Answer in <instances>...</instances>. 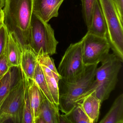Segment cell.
Masks as SVG:
<instances>
[{"instance_id":"20","label":"cell","mask_w":123,"mask_h":123,"mask_svg":"<svg viewBox=\"0 0 123 123\" xmlns=\"http://www.w3.org/2000/svg\"><path fill=\"white\" fill-rule=\"evenodd\" d=\"M34 80L45 97L50 102L54 103L49 92L42 68L38 62L36 68Z\"/></svg>"},{"instance_id":"26","label":"cell","mask_w":123,"mask_h":123,"mask_svg":"<svg viewBox=\"0 0 123 123\" xmlns=\"http://www.w3.org/2000/svg\"><path fill=\"white\" fill-rule=\"evenodd\" d=\"M121 19L123 20V0H114Z\"/></svg>"},{"instance_id":"21","label":"cell","mask_w":123,"mask_h":123,"mask_svg":"<svg viewBox=\"0 0 123 123\" xmlns=\"http://www.w3.org/2000/svg\"><path fill=\"white\" fill-rule=\"evenodd\" d=\"M23 77L24 78L25 87L23 114L22 123H34L33 117L31 111V103L28 92V80L25 78L24 75Z\"/></svg>"},{"instance_id":"23","label":"cell","mask_w":123,"mask_h":123,"mask_svg":"<svg viewBox=\"0 0 123 123\" xmlns=\"http://www.w3.org/2000/svg\"><path fill=\"white\" fill-rule=\"evenodd\" d=\"M81 1L83 16L88 29L91 25L95 0H81Z\"/></svg>"},{"instance_id":"22","label":"cell","mask_w":123,"mask_h":123,"mask_svg":"<svg viewBox=\"0 0 123 123\" xmlns=\"http://www.w3.org/2000/svg\"><path fill=\"white\" fill-rule=\"evenodd\" d=\"M37 59L39 64L46 66L52 71L56 80L59 83L61 77L55 67L54 59L47 54L44 53L41 50L37 54Z\"/></svg>"},{"instance_id":"11","label":"cell","mask_w":123,"mask_h":123,"mask_svg":"<svg viewBox=\"0 0 123 123\" xmlns=\"http://www.w3.org/2000/svg\"><path fill=\"white\" fill-rule=\"evenodd\" d=\"M59 106L46 98L42 102L34 123H59Z\"/></svg>"},{"instance_id":"9","label":"cell","mask_w":123,"mask_h":123,"mask_svg":"<svg viewBox=\"0 0 123 123\" xmlns=\"http://www.w3.org/2000/svg\"><path fill=\"white\" fill-rule=\"evenodd\" d=\"M64 0H33V13L45 22L59 15V10Z\"/></svg>"},{"instance_id":"16","label":"cell","mask_w":123,"mask_h":123,"mask_svg":"<svg viewBox=\"0 0 123 123\" xmlns=\"http://www.w3.org/2000/svg\"><path fill=\"white\" fill-rule=\"evenodd\" d=\"M27 80L28 82V92L34 123L42 102L46 97L34 80Z\"/></svg>"},{"instance_id":"19","label":"cell","mask_w":123,"mask_h":123,"mask_svg":"<svg viewBox=\"0 0 123 123\" xmlns=\"http://www.w3.org/2000/svg\"><path fill=\"white\" fill-rule=\"evenodd\" d=\"M64 115L69 123H91L88 117L78 103Z\"/></svg>"},{"instance_id":"29","label":"cell","mask_w":123,"mask_h":123,"mask_svg":"<svg viewBox=\"0 0 123 123\" xmlns=\"http://www.w3.org/2000/svg\"><path fill=\"white\" fill-rule=\"evenodd\" d=\"M6 0H0V9H2L5 5Z\"/></svg>"},{"instance_id":"13","label":"cell","mask_w":123,"mask_h":123,"mask_svg":"<svg viewBox=\"0 0 123 123\" xmlns=\"http://www.w3.org/2000/svg\"><path fill=\"white\" fill-rule=\"evenodd\" d=\"M78 103L80 105L91 123H97L102 103L97 96L95 91L85 97Z\"/></svg>"},{"instance_id":"28","label":"cell","mask_w":123,"mask_h":123,"mask_svg":"<svg viewBox=\"0 0 123 123\" xmlns=\"http://www.w3.org/2000/svg\"><path fill=\"white\" fill-rule=\"evenodd\" d=\"M3 14L2 9H0V25L3 24Z\"/></svg>"},{"instance_id":"14","label":"cell","mask_w":123,"mask_h":123,"mask_svg":"<svg viewBox=\"0 0 123 123\" xmlns=\"http://www.w3.org/2000/svg\"><path fill=\"white\" fill-rule=\"evenodd\" d=\"M37 54L31 49L23 51L20 68L24 76L27 80H34L37 65Z\"/></svg>"},{"instance_id":"8","label":"cell","mask_w":123,"mask_h":123,"mask_svg":"<svg viewBox=\"0 0 123 123\" xmlns=\"http://www.w3.org/2000/svg\"><path fill=\"white\" fill-rule=\"evenodd\" d=\"M81 41L83 59L85 65L98 64L109 55L111 47L106 37L87 32Z\"/></svg>"},{"instance_id":"4","label":"cell","mask_w":123,"mask_h":123,"mask_svg":"<svg viewBox=\"0 0 123 123\" xmlns=\"http://www.w3.org/2000/svg\"><path fill=\"white\" fill-rule=\"evenodd\" d=\"M107 28L106 38L113 53L123 62V20L114 0H98Z\"/></svg>"},{"instance_id":"17","label":"cell","mask_w":123,"mask_h":123,"mask_svg":"<svg viewBox=\"0 0 123 123\" xmlns=\"http://www.w3.org/2000/svg\"><path fill=\"white\" fill-rule=\"evenodd\" d=\"M100 123H123V94L116 98L110 110Z\"/></svg>"},{"instance_id":"6","label":"cell","mask_w":123,"mask_h":123,"mask_svg":"<svg viewBox=\"0 0 123 123\" xmlns=\"http://www.w3.org/2000/svg\"><path fill=\"white\" fill-rule=\"evenodd\" d=\"M85 66L83 59L80 40L70 45L62 58L57 70L61 80L70 82L81 76Z\"/></svg>"},{"instance_id":"24","label":"cell","mask_w":123,"mask_h":123,"mask_svg":"<svg viewBox=\"0 0 123 123\" xmlns=\"http://www.w3.org/2000/svg\"><path fill=\"white\" fill-rule=\"evenodd\" d=\"M9 33L4 24L0 25V56L5 51Z\"/></svg>"},{"instance_id":"15","label":"cell","mask_w":123,"mask_h":123,"mask_svg":"<svg viewBox=\"0 0 123 123\" xmlns=\"http://www.w3.org/2000/svg\"><path fill=\"white\" fill-rule=\"evenodd\" d=\"M5 52L10 67H20L23 51L18 42L10 33L6 47Z\"/></svg>"},{"instance_id":"12","label":"cell","mask_w":123,"mask_h":123,"mask_svg":"<svg viewBox=\"0 0 123 123\" xmlns=\"http://www.w3.org/2000/svg\"><path fill=\"white\" fill-rule=\"evenodd\" d=\"M87 32L96 36L106 37L107 26L98 0H95L91 25Z\"/></svg>"},{"instance_id":"27","label":"cell","mask_w":123,"mask_h":123,"mask_svg":"<svg viewBox=\"0 0 123 123\" xmlns=\"http://www.w3.org/2000/svg\"><path fill=\"white\" fill-rule=\"evenodd\" d=\"M59 123H69L64 114L60 115L59 117Z\"/></svg>"},{"instance_id":"25","label":"cell","mask_w":123,"mask_h":123,"mask_svg":"<svg viewBox=\"0 0 123 123\" xmlns=\"http://www.w3.org/2000/svg\"><path fill=\"white\" fill-rule=\"evenodd\" d=\"M10 68L5 49L0 56V79L8 72Z\"/></svg>"},{"instance_id":"18","label":"cell","mask_w":123,"mask_h":123,"mask_svg":"<svg viewBox=\"0 0 123 123\" xmlns=\"http://www.w3.org/2000/svg\"><path fill=\"white\" fill-rule=\"evenodd\" d=\"M40 65L43 72L52 99L55 103L59 105V83L56 80L54 73L49 68L44 65Z\"/></svg>"},{"instance_id":"3","label":"cell","mask_w":123,"mask_h":123,"mask_svg":"<svg viewBox=\"0 0 123 123\" xmlns=\"http://www.w3.org/2000/svg\"><path fill=\"white\" fill-rule=\"evenodd\" d=\"M122 62L113 53L109 54L101 62L100 67L97 68L90 91L91 93L95 91L101 103L109 98L115 89Z\"/></svg>"},{"instance_id":"5","label":"cell","mask_w":123,"mask_h":123,"mask_svg":"<svg viewBox=\"0 0 123 123\" xmlns=\"http://www.w3.org/2000/svg\"><path fill=\"white\" fill-rule=\"evenodd\" d=\"M58 43L51 25L33 13L30 28V49L37 54L41 50L52 56L56 54Z\"/></svg>"},{"instance_id":"1","label":"cell","mask_w":123,"mask_h":123,"mask_svg":"<svg viewBox=\"0 0 123 123\" xmlns=\"http://www.w3.org/2000/svg\"><path fill=\"white\" fill-rule=\"evenodd\" d=\"M33 0H6L3 23L22 51L30 49V28Z\"/></svg>"},{"instance_id":"7","label":"cell","mask_w":123,"mask_h":123,"mask_svg":"<svg viewBox=\"0 0 123 123\" xmlns=\"http://www.w3.org/2000/svg\"><path fill=\"white\" fill-rule=\"evenodd\" d=\"M24 78L19 81L0 107V123H22L24 98Z\"/></svg>"},{"instance_id":"2","label":"cell","mask_w":123,"mask_h":123,"mask_svg":"<svg viewBox=\"0 0 123 123\" xmlns=\"http://www.w3.org/2000/svg\"><path fill=\"white\" fill-rule=\"evenodd\" d=\"M98 65H86L81 76L73 82L60 80L59 106L62 112L68 113L76 105L77 101L87 91L95 79Z\"/></svg>"},{"instance_id":"10","label":"cell","mask_w":123,"mask_h":123,"mask_svg":"<svg viewBox=\"0 0 123 123\" xmlns=\"http://www.w3.org/2000/svg\"><path fill=\"white\" fill-rule=\"evenodd\" d=\"M23 78L20 67H11L8 72L0 79V107L13 89Z\"/></svg>"}]
</instances>
